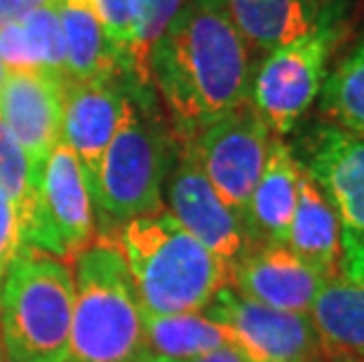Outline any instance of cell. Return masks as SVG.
<instances>
[{"label": "cell", "mask_w": 364, "mask_h": 362, "mask_svg": "<svg viewBox=\"0 0 364 362\" xmlns=\"http://www.w3.org/2000/svg\"><path fill=\"white\" fill-rule=\"evenodd\" d=\"M252 50L223 0H186L151 55V87L179 146L250 102Z\"/></svg>", "instance_id": "cell-1"}, {"label": "cell", "mask_w": 364, "mask_h": 362, "mask_svg": "<svg viewBox=\"0 0 364 362\" xmlns=\"http://www.w3.org/2000/svg\"><path fill=\"white\" fill-rule=\"evenodd\" d=\"M115 247L127 261L144 315L205 311L230 287V266L169 212L120 223Z\"/></svg>", "instance_id": "cell-2"}, {"label": "cell", "mask_w": 364, "mask_h": 362, "mask_svg": "<svg viewBox=\"0 0 364 362\" xmlns=\"http://www.w3.org/2000/svg\"><path fill=\"white\" fill-rule=\"evenodd\" d=\"M146 353L144 308L125 257L99 238L75 257L68 362H132Z\"/></svg>", "instance_id": "cell-3"}, {"label": "cell", "mask_w": 364, "mask_h": 362, "mask_svg": "<svg viewBox=\"0 0 364 362\" xmlns=\"http://www.w3.org/2000/svg\"><path fill=\"white\" fill-rule=\"evenodd\" d=\"M73 271L68 261L26 250L0 289V344L12 362H68Z\"/></svg>", "instance_id": "cell-4"}, {"label": "cell", "mask_w": 364, "mask_h": 362, "mask_svg": "<svg viewBox=\"0 0 364 362\" xmlns=\"http://www.w3.org/2000/svg\"><path fill=\"white\" fill-rule=\"evenodd\" d=\"M149 106L151 102L129 97L125 115L99 165L90 196L106 221L125 223L165 212L162 188L174 137L149 113Z\"/></svg>", "instance_id": "cell-5"}, {"label": "cell", "mask_w": 364, "mask_h": 362, "mask_svg": "<svg viewBox=\"0 0 364 362\" xmlns=\"http://www.w3.org/2000/svg\"><path fill=\"white\" fill-rule=\"evenodd\" d=\"M346 5L308 33L266 52L252 75L250 104L273 137L289 134L320 97L327 66L346 36Z\"/></svg>", "instance_id": "cell-6"}, {"label": "cell", "mask_w": 364, "mask_h": 362, "mask_svg": "<svg viewBox=\"0 0 364 362\" xmlns=\"http://www.w3.org/2000/svg\"><path fill=\"white\" fill-rule=\"evenodd\" d=\"M299 163L336 212L343 278L364 280V137L331 122L317 125L308 134Z\"/></svg>", "instance_id": "cell-7"}, {"label": "cell", "mask_w": 364, "mask_h": 362, "mask_svg": "<svg viewBox=\"0 0 364 362\" xmlns=\"http://www.w3.org/2000/svg\"><path fill=\"white\" fill-rule=\"evenodd\" d=\"M270 142L273 132L247 102L183 146L196 156L216 196L245 221L254 186L266 167Z\"/></svg>", "instance_id": "cell-8"}, {"label": "cell", "mask_w": 364, "mask_h": 362, "mask_svg": "<svg viewBox=\"0 0 364 362\" xmlns=\"http://www.w3.org/2000/svg\"><path fill=\"white\" fill-rule=\"evenodd\" d=\"M226 329L247 362H322L320 339L308 313H289L240 297L223 287L205 308Z\"/></svg>", "instance_id": "cell-9"}, {"label": "cell", "mask_w": 364, "mask_h": 362, "mask_svg": "<svg viewBox=\"0 0 364 362\" xmlns=\"http://www.w3.org/2000/svg\"><path fill=\"white\" fill-rule=\"evenodd\" d=\"M169 214L207 250L233 266L252 247L245 221L216 196L191 149L181 146L167 183Z\"/></svg>", "instance_id": "cell-10"}, {"label": "cell", "mask_w": 364, "mask_h": 362, "mask_svg": "<svg viewBox=\"0 0 364 362\" xmlns=\"http://www.w3.org/2000/svg\"><path fill=\"white\" fill-rule=\"evenodd\" d=\"M68 80L45 71L7 73L0 90V118L38 169L61 142Z\"/></svg>", "instance_id": "cell-11"}, {"label": "cell", "mask_w": 364, "mask_h": 362, "mask_svg": "<svg viewBox=\"0 0 364 362\" xmlns=\"http://www.w3.org/2000/svg\"><path fill=\"white\" fill-rule=\"evenodd\" d=\"M43 205L50 257L75 259L97 240L87 181L78 158L64 142L54 146L43 167Z\"/></svg>", "instance_id": "cell-12"}, {"label": "cell", "mask_w": 364, "mask_h": 362, "mask_svg": "<svg viewBox=\"0 0 364 362\" xmlns=\"http://www.w3.org/2000/svg\"><path fill=\"white\" fill-rule=\"evenodd\" d=\"M324 282L327 280L287 245H254L230 266V289L257 304L289 313H311Z\"/></svg>", "instance_id": "cell-13"}, {"label": "cell", "mask_w": 364, "mask_h": 362, "mask_svg": "<svg viewBox=\"0 0 364 362\" xmlns=\"http://www.w3.org/2000/svg\"><path fill=\"white\" fill-rule=\"evenodd\" d=\"M127 104L129 90L122 80L68 82L61 142L78 158L90 191Z\"/></svg>", "instance_id": "cell-14"}, {"label": "cell", "mask_w": 364, "mask_h": 362, "mask_svg": "<svg viewBox=\"0 0 364 362\" xmlns=\"http://www.w3.org/2000/svg\"><path fill=\"white\" fill-rule=\"evenodd\" d=\"M301 163L282 137H273L266 167L245 212V226L254 245H284L296 210Z\"/></svg>", "instance_id": "cell-15"}, {"label": "cell", "mask_w": 364, "mask_h": 362, "mask_svg": "<svg viewBox=\"0 0 364 362\" xmlns=\"http://www.w3.org/2000/svg\"><path fill=\"white\" fill-rule=\"evenodd\" d=\"M284 245L315 268L324 280L343 278V247H341L336 212L304 167L299 176L296 210H294Z\"/></svg>", "instance_id": "cell-16"}, {"label": "cell", "mask_w": 364, "mask_h": 362, "mask_svg": "<svg viewBox=\"0 0 364 362\" xmlns=\"http://www.w3.org/2000/svg\"><path fill=\"white\" fill-rule=\"evenodd\" d=\"M250 50L270 52L308 33L343 0H223Z\"/></svg>", "instance_id": "cell-17"}, {"label": "cell", "mask_w": 364, "mask_h": 362, "mask_svg": "<svg viewBox=\"0 0 364 362\" xmlns=\"http://www.w3.org/2000/svg\"><path fill=\"white\" fill-rule=\"evenodd\" d=\"M308 315L320 339L322 360L364 362V280H327Z\"/></svg>", "instance_id": "cell-18"}, {"label": "cell", "mask_w": 364, "mask_h": 362, "mask_svg": "<svg viewBox=\"0 0 364 362\" xmlns=\"http://www.w3.org/2000/svg\"><path fill=\"white\" fill-rule=\"evenodd\" d=\"M57 12L66 43L68 82L122 80L118 57L92 0H59Z\"/></svg>", "instance_id": "cell-19"}, {"label": "cell", "mask_w": 364, "mask_h": 362, "mask_svg": "<svg viewBox=\"0 0 364 362\" xmlns=\"http://www.w3.org/2000/svg\"><path fill=\"white\" fill-rule=\"evenodd\" d=\"M0 191L12 203L26 247L48 254V223L43 205V169H38L21 144L0 118Z\"/></svg>", "instance_id": "cell-20"}, {"label": "cell", "mask_w": 364, "mask_h": 362, "mask_svg": "<svg viewBox=\"0 0 364 362\" xmlns=\"http://www.w3.org/2000/svg\"><path fill=\"white\" fill-rule=\"evenodd\" d=\"M146 351L174 362H188L221 346H230L228 334L205 311L174 315H144Z\"/></svg>", "instance_id": "cell-21"}, {"label": "cell", "mask_w": 364, "mask_h": 362, "mask_svg": "<svg viewBox=\"0 0 364 362\" xmlns=\"http://www.w3.org/2000/svg\"><path fill=\"white\" fill-rule=\"evenodd\" d=\"M186 0H139L136 33L132 41L129 55L122 71V82L129 90L132 99L151 102V55L160 43V38L172 26L176 14L181 12Z\"/></svg>", "instance_id": "cell-22"}, {"label": "cell", "mask_w": 364, "mask_h": 362, "mask_svg": "<svg viewBox=\"0 0 364 362\" xmlns=\"http://www.w3.org/2000/svg\"><path fill=\"white\" fill-rule=\"evenodd\" d=\"M320 95L331 125L364 137V41L327 73Z\"/></svg>", "instance_id": "cell-23"}, {"label": "cell", "mask_w": 364, "mask_h": 362, "mask_svg": "<svg viewBox=\"0 0 364 362\" xmlns=\"http://www.w3.org/2000/svg\"><path fill=\"white\" fill-rule=\"evenodd\" d=\"M21 24L28 31L31 45H33L38 59V68L68 80L66 43H64V31H61L57 7H33V10L26 12Z\"/></svg>", "instance_id": "cell-24"}, {"label": "cell", "mask_w": 364, "mask_h": 362, "mask_svg": "<svg viewBox=\"0 0 364 362\" xmlns=\"http://www.w3.org/2000/svg\"><path fill=\"white\" fill-rule=\"evenodd\" d=\"M97 10V17L106 31V38L118 57L120 75L125 71V61L129 55L132 41L136 33L139 19V0H92Z\"/></svg>", "instance_id": "cell-25"}, {"label": "cell", "mask_w": 364, "mask_h": 362, "mask_svg": "<svg viewBox=\"0 0 364 362\" xmlns=\"http://www.w3.org/2000/svg\"><path fill=\"white\" fill-rule=\"evenodd\" d=\"M0 61H3L7 73H24V71H41L38 59L31 45L28 31L21 24H12L0 28Z\"/></svg>", "instance_id": "cell-26"}, {"label": "cell", "mask_w": 364, "mask_h": 362, "mask_svg": "<svg viewBox=\"0 0 364 362\" xmlns=\"http://www.w3.org/2000/svg\"><path fill=\"white\" fill-rule=\"evenodd\" d=\"M26 250L28 247L24 243V235H21L17 212H14L7 196L0 191V289H3V282L7 273H10V268L14 266V261Z\"/></svg>", "instance_id": "cell-27"}, {"label": "cell", "mask_w": 364, "mask_h": 362, "mask_svg": "<svg viewBox=\"0 0 364 362\" xmlns=\"http://www.w3.org/2000/svg\"><path fill=\"white\" fill-rule=\"evenodd\" d=\"M28 10L31 7L24 3V0H0V28L24 21Z\"/></svg>", "instance_id": "cell-28"}, {"label": "cell", "mask_w": 364, "mask_h": 362, "mask_svg": "<svg viewBox=\"0 0 364 362\" xmlns=\"http://www.w3.org/2000/svg\"><path fill=\"white\" fill-rule=\"evenodd\" d=\"M188 362H247V360L237 348H233V346H221V348L205 353V356H200V358H193Z\"/></svg>", "instance_id": "cell-29"}, {"label": "cell", "mask_w": 364, "mask_h": 362, "mask_svg": "<svg viewBox=\"0 0 364 362\" xmlns=\"http://www.w3.org/2000/svg\"><path fill=\"white\" fill-rule=\"evenodd\" d=\"M132 362H174V360H167V358H160V356H156V353H141L139 358H134Z\"/></svg>", "instance_id": "cell-30"}, {"label": "cell", "mask_w": 364, "mask_h": 362, "mask_svg": "<svg viewBox=\"0 0 364 362\" xmlns=\"http://www.w3.org/2000/svg\"><path fill=\"white\" fill-rule=\"evenodd\" d=\"M24 3L33 10V7H57L59 0H24Z\"/></svg>", "instance_id": "cell-31"}, {"label": "cell", "mask_w": 364, "mask_h": 362, "mask_svg": "<svg viewBox=\"0 0 364 362\" xmlns=\"http://www.w3.org/2000/svg\"><path fill=\"white\" fill-rule=\"evenodd\" d=\"M322 362H360V360H350V358H324Z\"/></svg>", "instance_id": "cell-32"}, {"label": "cell", "mask_w": 364, "mask_h": 362, "mask_svg": "<svg viewBox=\"0 0 364 362\" xmlns=\"http://www.w3.org/2000/svg\"><path fill=\"white\" fill-rule=\"evenodd\" d=\"M5 78H7V71H5L3 61H0V90H3V85H5Z\"/></svg>", "instance_id": "cell-33"}, {"label": "cell", "mask_w": 364, "mask_h": 362, "mask_svg": "<svg viewBox=\"0 0 364 362\" xmlns=\"http://www.w3.org/2000/svg\"><path fill=\"white\" fill-rule=\"evenodd\" d=\"M0 362H12L10 358L5 356V351H3V344H0Z\"/></svg>", "instance_id": "cell-34"}]
</instances>
